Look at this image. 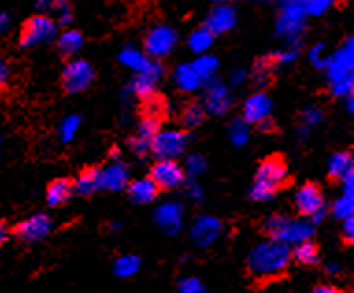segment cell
<instances>
[{
  "label": "cell",
  "mask_w": 354,
  "mask_h": 293,
  "mask_svg": "<svg viewBox=\"0 0 354 293\" xmlns=\"http://www.w3.org/2000/svg\"><path fill=\"white\" fill-rule=\"evenodd\" d=\"M291 251L280 241H266L252 249L247 260V270L256 282H271L286 275L290 267Z\"/></svg>",
  "instance_id": "obj_1"
},
{
  "label": "cell",
  "mask_w": 354,
  "mask_h": 293,
  "mask_svg": "<svg viewBox=\"0 0 354 293\" xmlns=\"http://www.w3.org/2000/svg\"><path fill=\"white\" fill-rule=\"evenodd\" d=\"M288 176V165L282 154H273L260 164L250 197L254 200H268L277 195Z\"/></svg>",
  "instance_id": "obj_2"
},
{
  "label": "cell",
  "mask_w": 354,
  "mask_h": 293,
  "mask_svg": "<svg viewBox=\"0 0 354 293\" xmlns=\"http://www.w3.org/2000/svg\"><path fill=\"white\" fill-rule=\"evenodd\" d=\"M187 132L186 130H160L156 138L152 140L151 151L160 160H174L180 156L187 146Z\"/></svg>",
  "instance_id": "obj_3"
},
{
  "label": "cell",
  "mask_w": 354,
  "mask_h": 293,
  "mask_svg": "<svg viewBox=\"0 0 354 293\" xmlns=\"http://www.w3.org/2000/svg\"><path fill=\"white\" fill-rule=\"evenodd\" d=\"M54 34H56V24L53 19H48L47 15H34L24 21L19 43L24 48L35 47L39 43L50 41Z\"/></svg>",
  "instance_id": "obj_4"
},
{
  "label": "cell",
  "mask_w": 354,
  "mask_h": 293,
  "mask_svg": "<svg viewBox=\"0 0 354 293\" xmlns=\"http://www.w3.org/2000/svg\"><path fill=\"white\" fill-rule=\"evenodd\" d=\"M95 80V70L86 59H73L65 65L62 75V86L67 93H80L86 91Z\"/></svg>",
  "instance_id": "obj_5"
},
{
  "label": "cell",
  "mask_w": 354,
  "mask_h": 293,
  "mask_svg": "<svg viewBox=\"0 0 354 293\" xmlns=\"http://www.w3.org/2000/svg\"><path fill=\"white\" fill-rule=\"evenodd\" d=\"M50 229H53L50 217L45 214H35L15 225L13 229H10V232L23 243H35V241L45 240L50 234Z\"/></svg>",
  "instance_id": "obj_6"
},
{
  "label": "cell",
  "mask_w": 354,
  "mask_h": 293,
  "mask_svg": "<svg viewBox=\"0 0 354 293\" xmlns=\"http://www.w3.org/2000/svg\"><path fill=\"white\" fill-rule=\"evenodd\" d=\"M158 189H174L184 182V169L174 160H158L152 165L151 176H149Z\"/></svg>",
  "instance_id": "obj_7"
},
{
  "label": "cell",
  "mask_w": 354,
  "mask_h": 293,
  "mask_svg": "<svg viewBox=\"0 0 354 293\" xmlns=\"http://www.w3.org/2000/svg\"><path fill=\"white\" fill-rule=\"evenodd\" d=\"M295 206L302 216H315L325 206V195L321 191L319 184L306 182L295 193Z\"/></svg>",
  "instance_id": "obj_8"
},
{
  "label": "cell",
  "mask_w": 354,
  "mask_h": 293,
  "mask_svg": "<svg viewBox=\"0 0 354 293\" xmlns=\"http://www.w3.org/2000/svg\"><path fill=\"white\" fill-rule=\"evenodd\" d=\"M176 45V34L174 30H171L169 26H158V28H152L145 37V50L151 56H165L174 48Z\"/></svg>",
  "instance_id": "obj_9"
},
{
  "label": "cell",
  "mask_w": 354,
  "mask_h": 293,
  "mask_svg": "<svg viewBox=\"0 0 354 293\" xmlns=\"http://www.w3.org/2000/svg\"><path fill=\"white\" fill-rule=\"evenodd\" d=\"M271 99L266 93H256L252 95L247 102H245L243 115L249 123L261 124L263 121H268L271 115Z\"/></svg>",
  "instance_id": "obj_10"
},
{
  "label": "cell",
  "mask_w": 354,
  "mask_h": 293,
  "mask_svg": "<svg viewBox=\"0 0 354 293\" xmlns=\"http://www.w3.org/2000/svg\"><path fill=\"white\" fill-rule=\"evenodd\" d=\"M158 193H160V189L156 188V184L149 176L130 182V186H128V195H130V199L134 200L136 205H147V202L156 199Z\"/></svg>",
  "instance_id": "obj_11"
},
{
  "label": "cell",
  "mask_w": 354,
  "mask_h": 293,
  "mask_svg": "<svg viewBox=\"0 0 354 293\" xmlns=\"http://www.w3.org/2000/svg\"><path fill=\"white\" fill-rule=\"evenodd\" d=\"M162 75V69H160V65L158 64H149L145 69L141 70L140 75L136 77L134 80V89L136 93L140 95L141 99H147V97H151L154 93V84Z\"/></svg>",
  "instance_id": "obj_12"
},
{
  "label": "cell",
  "mask_w": 354,
  "mask_h": 293,
  "mask_svg": "<svg viewBox=\"0 0 354 293\" xmlns=\"http://www.w3.org/2000/svg\"><path fill=\"white\" fill-rule=\"evenodd\" d=\"M328 176L330 180H347L353 176V154L351 151H342L336 153L330 158L328 164Z\"/></svg>",
  "instance_id": "obj_13"
},
{
  "label": "cell",
  "mask_w": 354,
  "mask_h": 293,
  "mask_svg": "<svg viewBox=\"0 0 354 293\" xmlns=\"http://www.w3.org/2000/svg\"><path fill=\"white\" fill-rule=\"evenodd\" d=\"M75 189V182L71 178H56L47 186V200L48 205L56 208V206L65 205L69 200L71 193Z\"/></svg>",
  "instance_id": "obj_14"
},
{
  "label": "cell",
  "mask_w": 354,
  "mask_h": 293,
  "mask_svg": "<svg viewBox=\"0 0 354 293\" xmlns=\"http://www.w3.org/2000/svg\"><path fill=\"white\" fill-rule=\"evenodd\" d=\"M291 258L301 265H317L319 264V247L315 241H301L295 247V251L291 252Z\"/></svg>",
  "instance_id": "obj_15"
},
{
  "label": "cell",
  "mask_w": 354,
  "mask_h": 293,
  "mask_svg": "<svg viewBox=\"0 0 354 293\" xmlns=\"http://www.w3.org/2000/svg\"><path fill=\"white\" fill-rule=\"evenodd\" d=\"M128 173L122 164L110 165L106 171H100V186L110 189H119L127 184Z\"/></svg>",
  "instance_id": "obj_16"
},
{
  "label": "cell",
  "mask_w": 354,
  "mask_h": 293,
  "mask_svg": "<svg viewBox=\"0 0 354 293\" xmlns=\"http://www.w3.org/2000/svg\"><path fill=\"white\" fill-rule=\"evenodd\" d=\"M97 186H100V169L97 167H86L76 178V191L82 195L93 193Z\"/></svg>",
  "instance_id": "obj_17"
},
{
  "label": "cell",
  "mask_w": 354,
  "mask_h": 293,
  "mask_svg": "<svg viewBox=\"0 0 354 293\" xmlns=\"http://www.w3.org/2000/svg\"><path fill=\"white\" fill-rule=\"evenodd\" d=\"M84 45V35L80 32H76V30H67L62 34L58 41V48L59 54L64 56V58H69L75 53H78Z\"/></svg>",
  "instance_id": "obj_18"
},
{
  "label": "cell",
  "mask_w": 354,
  "mask_h": 293,
  "mask_svg": "<svg viewBox=\"0 0 354 293\" xmlns=\"http://www.w3.org/2000/svg\"><path fill=\"white\" fill-rule=\"evenodd\" d=\"M234 24V12L230 8H217L212 15H209V32H225Z\"/></svg>",
  "instance_id": "obj_19"
},
{
  "label": "cell",
  "mask_w": 354,
  "mask_h": 293,
  "mask_svg": "<svg viewBox=\"0 0 354 293\" xmlns=\"http://www.w3.org/2000/svg\"><path fill=\"white\" fill-rule=\"evenodd\" d=\"M165 112V100L158 93H152L151 97L143 99V117L147 119H160Z\"/></svg>",
  "instance_id": "obj_20"
},
{
  "label": "cell",
  "mask_w": 354,
  "mask_h": 293,
  "mask_svg": "<svg viewBox=\"0 0 354 293\" xmlns=\"http://www.w3.org/2000/svg\"><path fill=\"white\" fill-rule=\"evenodd\" d=\"M176 80L182 89H195L201 84V77L197 75V70L193 69V65H184L176 70Z\"/></svg>",
  "instance_id": "obj_21"
},
{
  "label": "cell",
  "mask_w": 354,
  "mask_h": 293,
  "mask_svg": "<svg viewBox=\"0 0 354 293\" xmlns=\"http://www.w3.org/2000/svg\"><path fill=\"white\" fill-rule=\"evenodd\" d=\"M212 43H214V34L209 32L208 28H201L197 30L195 34H192L189 37V47L195 53H204V50H208L212 47Z\"/></svg>",
  "instance_id": "obj_22"
},
{
  "label": "cell",
  "mask_w": 354,
  "mask_h": 293,
  "mask_svg": "<svg viewBox=\"0 0 354 293\" xmlns=\"http://www.w3.org/2000/svg\"><path fill=\"white\" fill-rule=\"evenodd\" d=\"M204 121V110L203 106L197 104V102H192L184 108L182 112V123L186 124L187 129H193V126H198V124Z\"/></svg>",
  "instance_id": "obj_23"
},
{
  "label": "cell",
  "mask_w": 354,
  "mask_h": 293,
  "mask_svg": "<svg viewBox=\"0 0 354 293\" xmlns=\"http://www.w3.org/2000/svg\"><path fill=\"white\" fill-rule=\"evenodd\" d=\"M138 270H140L138 256H121L115 262V273L119 276H132Z\"/></svg>",
  "instance_id": "obj_24"
},
{
  "label": "cell",
  "mask_w": 354,
  "mask_h": 293,
  "mask_svg": "<svg viewBox=\"0 0 354 293\" xmlns=\"http://www.w3.org/2000/svg\"><path fill=\"white\" fill-rule=\"evenodd\" d=\"M160 124H162V121H160V119L143 117V123H141V129H140V134H138V138H141V140L147 141V143L151 145L152 140H154L158 132H160Z\"/></svg>",
  "instance_id": "obj_25"
},
{
  "label": "cell",
  "mask_w": 354,
  "mask_h": 293,
  "mask_svg": "<svg viewBox=\"0 0 354 293\" xmlns=\"http://www.w3.org/2000/svg\"><path fill=\"white\" fill-rule=\"evenodd\" d=\"M121 62L122 64H127L128 67H132V69H138L140 73L149 65V62H147V58L143 54L138 53V50H130V48L121 54Z\"/></svg>",
  "instance_id": "obj_26"
},
{
  "label": "cell",
  "mask_w": 354,
  "mask_h": 293,
  "mask_svg": "<svg viewBox=\"0 0 354 293\" xmlns=\"http://www.w3.org/2000/svg\"><path fill=\"white\" fill-rule=\"evenodd\" d=\"M334 211H336L337 217H343V219H347V217H353V200H351V195H347L345 199H339L334 206Z\"/></svg>",
  "instance_id": "obj_27"
},
{
  "label": "cell",
  "mask_w": 354,
  "mask_h": 293,
  "mask_svg": "<svg viewBox=\"0 0 354 293\" xmlns=\"http://www.w3.org/2000/svg\"><path fill=\"white\" fill-rule=\"evenodd\" d=\"M10 77H12V70H10V64L6 62V58L0 54V93H4L10 84Z\"/></svg>",
  "instance_id": "obj_28"
},
{
  "label": "cell",
  "mask_w": 354,
  "mask_h": 293,
  "mask_svg": "<svg viewBox=\"0 0 354 293\" xmlns=\"http://www.w3.org/2000/svg\"><path fill=\"white\" fill-rule=\"evenodd\" d=\"M76 124H78V119L76 117H69L65 121L64 126H62V135H64L65 141H69L71 138H73V134H75L76 130Z\"/></svg>",
  "instance_id": "obj_29"
},
{
  "label": "cell",
  "mask_w": 354,
  "mask_h": 293,
  "mask_svg": "<svg viewBox=\"0 0 354 293\" xmlns=\"http://www.w3.org/2000/svg\"><path fill=\"white\" fill-rule=\"evenodd\" d=\"M353 225H354L353 217H347V219H345V223H343L342 236H343V238H345V243H348V245L353 243V238H354Z\"/></svg>",
  "instance_id": "obj_30"
},
{
  "label": "cell",
  "mask_w": 354,
  "mask_h": 293,
  "mask_svg": "<svg viewBox=\"0 0 354 293\" xmlns=\"http://www.w3.org/2000/svg\"><path fill=\"white\" fill-rule=\"evenodd\" d=\"M10 234H12V232H10V227L6 225V221H2V219H0V247L6 243Z\"/></svg>",
  "instance_id": "obj_31"
},
{
  "label": "cell",
  "mask_w": 354,
  "mask_h": 293,
  "mask_svg": "<svg viewBox=\"0 0 354 293\" xmlns=\"http://www.w3.org/2000/svg\"><path fill=\"white\" fill-rule=\"evenodd\" d=\"M312 293H342L336 286H330V284H319L312 290Z\"/></svg>",
  "instance_id": "obj_32"
},
{
  "label": "cell",
  "mask_w": 354,
  "mask_h": 293,
  "mask_svg": "<svg viewBox=\"0 0 354 293\" xmlns=\"http://www.w3.org/2000/svg\"><path fill=\"white\" fill-rule=\"evenodd\" d=\"M6 26H8V17L4 15V13H0V34L6 30Z\"/></svg>",
  "instance_id": "obj_33"
}]
</instances>
